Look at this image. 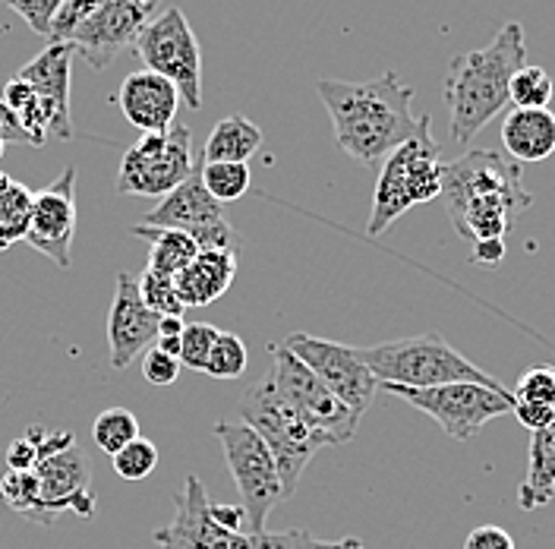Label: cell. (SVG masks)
I'll use <instances>...</instances> for the list:
<instances>
[{
    "instance_id": "2e32d148",
    "label": "cell",
    "mask_w": 555,
    "mask_h": 549,
    "mask_svg": "<svg viewBox=\"0 0 555 549\" xmlns=\"http://www.w3.org/2000/svg\"><path fill=\"white\" fill-rule=\"evenodd\" d=\"M162 316L142 304L137 278L127 272L117 274L114 297L107 309V363L111 370L124 373L137 357H142L158 339Z\"/></svg>"
},
{
    "instance_id": "f546056e",
    "label": "cell",
    "mask_w": 555,
    "mask_h": 549,
    "mask_svg": "<svg viewBox=\"0 0 555 549\" xmlns=\"http://www.w3.org/2000/svg\"><path fill=\"white\" fill-rule=\"evenodd\" d=\"M0 496H3V502L16 515H23L26 521H35V524H44V515H41V493H38L35 471H7L3 481H0Z\"/></svg>"
},
{
    "instance_id": "b9f144b4",
    "label": "cell",
    "mask_w": 555,
    "mask_h": 549,
    "mask_svg": "<svg viewBox=\"0 0 555 549\" xmlns=\"http://www.w3.org/2000/svg\"><path fill=\"white\" fill-rule=\"evenodd\" d=\"M35 464H38V448L33 446V439L23 436L7 448V471H33Z\"/></svg>"
},
{
    "instance_id": "681fc988",
    "label": "cell",
    "mask_w": 555,
    "mask_h": 549,
    "mask_svg": "<svg viewBox=\"0 0 555 549\" xmlns=\"http://www.w3.org/2000/svg\"><path fill=\"white\" fill-rule=\"evenodd\" d=\"M3 152H7V142H0V158H3Z\"/></svg>"
},
{
    "instance_id": "83f0119b",
    "label": "cell",
    "mask_w": 555,
    "mask_h": 549,
    "mask_svg": "<svg viewBox=\"0 0 555 549\" xmlns=\"http://www.w3.org/2000/svg\"><path fill=\"white\" fill-rule=\"evenodd\" d=\"M203 187L208 190L211 200L218 203H234L246 196L249 183H253V174L246 162H203Z\"/></svg>"
},
{
    "instance_id": "8d00e7d4",
    "label": "cell",
    "mask_w": 555,
    "mask_h": 549,
    "mask_svg": "<svg viewBox=\"0 0 555 549\" xmlns=\"http://www.w3.org/2000/svg\"><path fill=\"white\" fill-rule=\"evenodd\" d=\"M107 3H114V0H64L61 13L54 16V26H51V38L48 41H67L69 33L82 20H89L92 13H99ZM152 3H162V0H152Z\"/></svg>"
},
{
    "instance_id": "8fae6325",
    "label": "cell",
    "mask_w": 555,
    "mask_h": 549,
    "mask_svg": "<svg viewBox=\"0 0 555 549\" xmlns=\"http://www.w3.org/2000/svg\"><path fill=\"white\" fill-rule=\"evenodd\" d=\"M193 174V133L173 124L165 133H142L124 152L117 171L120 196H168Z\"/></svg>"
},
{
    "instance_id": "52a82bcc",
    "label": "cell",
    "mask_w": 555,
    "mask_h": 549,
    "mask_svg": "<svg viewBox=\"0 0 555 549\" xmlns=\"http://www.w3.org/2000/svg\"><path fill=\"white\" fill-rule=\"evenodd\" d=\"M215 439L224 448L228 471L241 489L246 534L266 531V521L272 515V509L284 499V486H281V474H278L272 451L243 420L215 423Z\"/></svg>"
},
{
    "instance_id": "603a6c76",
    "label": "cell",
    "mask_w": 555,
    "mask_h": 549,
    "mask_svg": "<svg viewBox=\"0 0 555 549\" xmlns=\"http://www.w3.org/2000/svg\"><path fill=\"white\" fill-rule=\"evenodd\" d=\"M555 496V423L537 430L527 455V477L518 489V506L524 512H537L550 506Z\"/></svg>"
},
{
    "instance_id": "7a4b0ae2",
    "label": "cell",
    "mask_w": 555,
    "mask_h": 549,
    "mask_svg": "<svg viewBox=\"0 0 555 549\" xmlns=\"http://www.w3.org/2000/svg\"><path fill=\"white\" fill-rule=\"evenodd\" d=\"M454 231L464 241H505L518 212L533 206L515 158L492 149H470L442 168V193Z\"/></svg>"
},
{
    "instance_id": "4dcf8cb0",
    "label": "cell",
    "mask_w": 555,
    "mask_h": 549,
    "mask_svg": "<svg viewBox=\"0 0 555 549\" xmlns=\"http://www.w3.org/2000/svg\"><path fill=\"white\" fill-rule=\"evenodd\" d=\"M555 95L553 76L543 67H533V64H524V67L512 76V86H508V102L515 107H550Z\"/></svg>"
},
{
    "instance_id": "7dc6e473",
    "label": "cell",
    "mask_w": 555,
    "mask_h": 549,
    "mask_svg": "<svg viewBox=\"0 0 555 549\" xmlns=\"http://www.w3.org/2000/svg\"><path fill=\"white\" fill-rule=\"evenodd\" d=\"M158 347H162V350H168V354H173V357H177V354H180V339H158Z\"/></svg>"
},
{
    "instance_id": "5b68a950",
    "label": "cell",
    "mask_w": 555,
    "mask_h": 549,
    "mask_svg": "<svg viewBox=\"0 0 555 549\" xmlns=\"http://www.w3.org/2000/svg\"><path fill=\"white\" fill-rule=\"evenodd\" d=\"M360 360L379 385H401V388H436L449 382H477L495 392H508L495 376H489L477 363H470L461 350H454L442 335L426 332L414 339L357 347Z\"/></svg>"
},
{
    "instance_id": "7402d4cb",
    "label": "cell",
    "mask_w": 555,
    "mask_h": 549,
    "mask_svg": "<svg viewBox=\"0 0 555 549\" xmlns=\"http://www.w3.org/2000/svg\"><path fill=\"white\" fill-rule=\"evenodd\" d=\"M234 278H237V256L199 250V256L183 272L173 274V284L183 307H208L228 294Z\"/></svg>"
},
{
    "instance_id": "c3c4849f",
    "label": "cell",
    "mask_w": 555,
    "mask_h": 549,
    "mask_svg": "<svg viewBox=\"0 0 555 549\" xmlns=\"http://www.w3.org/2000/svg\"><path fill=\"white\" fill-rule=\"evenodd\" d=\"M10 183H13V180H10V174H3V171H0V193H3V190H7V187H10Z\"/></svg>"
},
{
    "instance_id": "9a60e30c",
    "label": "cell",
    "mask_w": 555,
    "mask_h": 549,
    "mask_svg": "<svg viewBox=\"0 0 555 549\" xmlns=\"http://www.w3.org/2000/svg\"><path fill=\"white\" fill-rule=\"evenodd\" d=\"M76 168L69 165L44 190L33 193V218L26 243L54 266L69 269V246L76 238Z\"/></svg>"
},
{
    "instance_id": "bcb514c9",
    "label": "cell",
    "mask_w": 555,
    "mask_h": 549,
    "mask_svg": "<svg viewBox=\"0 0 555 549\" xmlns=\"http://www.w3.org/2000/svg\"><path fill=\"white\" fill-rule=\"evenodd\" d=\"M307 549H366L357 537H345V540H315V537H310V544H307Z\"/></svg>"
},
{
    "instance_id": "9c48e42d",
    "label": "cell",
    "mask_w": 555,
    "mask_h": 549,
    "mask_svg": "<svg viewBox=\"0 0 555 549\" xmlns=\"http://www.w3.org/2000/svg\"><path fill=\"white\" fill-rule=\"evenodd\" d=\"M272 382L281 392V398L300 413V420L310 426L312 433L325 443V446H345L353 439L360 417L341 405L322 382L312 373L307 363H300L284 344H272Z\"/></svg>"
},
{
    "instance_id": "74e56055",
    "label": "cell",
    "mask_w": 555,
    "mask_h": 549,
    "mask_svg": "<svg viewBox=\"0 0 555 549\" xmlns=\"http://www.w3.org/2000/svg\"><path fill=\"white\" fill-rule=\"evenodd\" d=\"M13 13H20L29 29H35L38 35L51 38V26H54V16L61 13L64 0H3Z\"/></svg>"
},
{
    "instance_id": "7c38bea8",
    "label": "cell",
    "mask_w": 555,
    "mask_h": 549,
    "mask_svg": "<svg viewBox=\"0 0 555 549\" xmlns=\"http://www.w3.org/2000/svg\"><path fill=\"white\" fill-rule=\"evenodd\" d=\"M284 347L307 363L319 382L341 401L357 417L370 411L376 392H379V379L370 373V367L360 360L357 347L328 342V339H315L307 332H294L284 339Z\"/></svg>"
},
{
    "instance_id": "d4e9b609",
    "label": "cell",
    "mask_w": 555,
    "mask_h": 549,
    "mask_svg": "<svg viewBox=\"0 0 555 549\" xmlns=\"http://www.w3.org/2000/svg\"><path fill=\"white\" fill-rule=\"evenodd\" d=\"M133 238H142L149 243V266L152 272L158 274H180L196 256H199V246L190 234L183 231H168V228H149V225H133L130 228Z\"/></svg>"
},
{
    "instance_id": "d6a6232c",
    "label": "cell",
    "mask_w": 555,
    "mask_h": 549,
    "mask_svg": "<svg viewBox=\"0 0 555 549\" xmlns=\"http://www.w3.org/2000/svg\"><path fill=\"white\" fill-rule=\"evenodd\" d=\"M137 288L142 304L152 309V312H158V316H183V309L186 307L180 304V294H177L173 278L145 269V272L137 278Z\"/></svg>"
},
{
    "instance_id": "ba28073f",
    "label": "cell",
    "mask_w": 555,
    "mask_h": 549,
    "mask_svg": "<svg viewBox=\"0 0 555 549\" xmlns=\"http://www.w3.org/2000/svg\"><path fill=\"white\" fill-rule=\"evenodd\" d=\"M133 48L145 61V69H155L158 76L173 82L180 102L190 111L203 107V51L180 7H168L152 16Z\"/></svg>"
},
{
    "instance_id": "1f68e13d",
    "label": "cell",
    "mask_w": 555,
    "mask_h": 549,
    "mask_svg": "<svg viewBox=\"0 0 555 549\" xmlns=\"http://www.w3.org/2000/svg\"><path fill=\"white\" fill-rule=\"evenodd\" d=\"M246 363H249V354H246L243 339H237L234 332H218L203 373L211 379H241L246 373Z\"/></svg>"
},
{
    "instance_id": "ee69618b",
    "label": "cell",
    "mask_w": 555,
    "mask_h": 549,
    "mask_svg": "<svg viewBox=\"0 0 555 549\" xmlns=\"http://www.w3.org/2000/svg\"><path fill=\"white\" fill-rule=\"evenodd\" d=\"M505 259V241H480L474 243V263L483 269H495Z\"/></svg>"
},
{
    "instance_id": "ac0fdd59",
    "label": "cell",
    "mask_w": 555,
    "mask_h": 549,
    "mask_svg": "<svg viewBox=\"0 0 555 549\" xmlns=\"http://www.w3.org/2000/svg\"><path fill=\"white\" fill-rule=\"evenodd\" d=\"M114 102L120 104L124 117L142 133H165L171 130L180 111V92L155 69H137L124 79Z\"/></svg>"
},
{
    "instance_id": "4316f807",
    "label": "cell",
    "mask_w": 555,
    "mask_h": 549,
    "mask_svg": "<svg viewBox=\"0 0 555 549\" xmlns=\"http://www.w3.org/2000/svg\"><path fill=\"white\" fill-rule=\"evenodd\" d=\"M29 218H33V190L13 180L0 193V250H10L13 243L26 241Z\"/></svg>"
},
{
    "instance_id": "e575fe53",
    "label": "cell",
    "mask_w": 555,
    "mask_h": 549,
    "mask_svg": "<svg viewBox=\"0 0 555 549\" xmlns=\"http://www.w3.org/2000/svg\"><path fill=\"white\" fill-rule=\"evenodd\" d=\"M218 332L221 329H215L211 322H186L183 332H180V354H177L180 367L203 373L206 370L208 350H211V344L218 339Z\"/></svg>"
},
{
    "instance_id": "277c9868",
    "label": "cell",
    "mask_w": 555,
    "mask_h": 549,
    "mask_svg": "<svg viewBox=\"0 0 555 549\" xmlns=\"http://www.w3.org/2000/svg\"><path fill=\"white\" fill-rule=\"evenodd\" d=\"M442 149L433 139V117L420 114V127L404 145H398L382 162L376 193H373V212L366 234L382 238L404 212L414 206L433 203L442 193Z\"/></svg>"
},
{
    "instance_id": "4fadbf2b",
    "label": "cell",
    "mask_w": 555,
    "mask_h": 549,
    "mask_svg": "<svg viewBox=\"0 0 555 549\" xmlns=\"http://www.w3.org/2000/svg\"><path fill=\"white\" fill-rule=\"evenodd\" d=\"M155 10H158V3H152V0H114L99 13H92L89 20H82L69 33L67 41L89 67L107 69V64L120 51L137 44L139 33L149 26Z\"/></svg>"
},
{
    "instance_id": "7bdbcfd3",
    "label": "cell",
    "mask_w": 555,
    "mask_h": 549,
    "mask_svg": "<svg viewBox=\"0 0 555 549\" xmlns=\"http://www.w3.org/2000/svg\"><path fill=\"white\" fill-rule=\"evenodd\" d=\"M211 518L228 534H246V515L241 506H211Z\"/></svg>"
},
{
    "instance_id": "ab89813d",
    "label": "cell",
    "mask_w": 555,
    "mask_h": 549,
    "mask_svg": "<svg viewBox=\"0 0 555 549\" xmlns=\"http://www.w3.org/2000/svg\"><path fill=\"white\" fill-rule=\"evenodd\" d=\"M464 549H515V540L505 527H495V524H480L467 534Z\"/></svg>"
},
{
    "instance_id": "44dd1931",
    "label": "cell",
    "mask_w": 555,
    "mask_h": 549,
    "mask_svg": "<svg viewBox=\"0 0 555 549\" xmlns=\"http://www.w3.org/2000/svg\"><path fill=\"white\" fill-rule=\"evenodd\" d=\"M505 155L518 165L546 162L555 152V114L550 107H515L502 120Z\"/></svg>"
},
{
    "instance_id": "30bf717a",
    "label": "cell",
    "mask_w": 555,
    "mask_h": 549,
    "mask_svg": "<svg viewBox=\"0 0 555 549\" xmlns=\"http://www.w3.org/2000/svg\"><path fill=\"white\" fill-rule=\"evenodd\" d=\"M379 388L433 417L454 443H470L489 420L512 413V392H495L477 382H449L436 388H401V385H379Z\"/></svg>"
},
{
    "instance_id": "3957f363",
    "label": "cell",
    "mask_w": 555,
    "mask_h": 549,
    "mask_svg": "<svg viewBox=\"0 0 555 549\" xmlns=\"http://www.w3.org/2000/svg\"><path fill=\"white\" fill-rule=\"evenodd\" d=\"M524 61L527 44L520 23H505L486 48L457 54L451 61L442 99L449 104V130L454 142L467 145L499 111H505V104H512L508 86Z\"/></svg>"
},
{
    "instance_id": "d6986e66",
    "label": "cell",
    "mask_w": 555,
    "mask_h": 549,
    "mask_svg": "<svg viewBox=\"0 0 555 549\" xmlns=\"http://www.w3.org/2000/svg\"><path fill=\"white\" fill-rule=\"evenodd\" d=\"M218 221H224V208H221L218 200L208 196L199 171H193L177 190H171L168 196H162L158 206L152 208V212H145V218L139 225L183 231V234L196 238V234H203L206 228L218 225Z\"/></svg>"
},
{
    "instance_id": "60d3db41",
    "label": "cell",
    "mask_w": 555,
    "mask_h": 549,
    "mask_svg": "<svg viewBox=\"0 0 555 549\" xmlns=\"http://www.w3.org/2000/svg\"><path fill=\"white\" fill-rule=\"evenodd\" d=\"M0 142H7V145H33V137L23 130L20 117L3 102H0Z\"/></svg>"
},
{
    "instance_id": "6da1fadb",
    "label": "cell",
    "mask_w": 555,
    "mask_h": 549,
    "mask_svg": "<svg viewBox=\"0 0 555 549\" xmlns=\"http://www.w3.org/2000/svg\"><path fill=\"white\" fill-rule=\"evenodd\" d=\"M315 92L332 117L338 149L366 168L385 162L420 127L414 89L404 86L395 69L366 82L319 79Z\"/></svg>"
},
{
    "instance_id": "e0dca14e",
    "label": "cell",
    "mask_w": 555,
    "mask_h": 549,
    "mask_svg": "<svg viewBox=\"0 0 555 549\" xmlns=\"http://www.w3.org/2000/svg\"><path fill=\"white\" fill-rule=\"evenodd\" d=\"M173 521L152 534L158 549H231L237 534H228L215 524L206 486L196 474H190L183 486L173 493Z\"/></svg>"
},
{
    "instance_id": "cb8c5ba5",
    "label": "cell",
    "mask_w": 555,
    "mask_h": 549,
    "mask_svg": "<svg viewBox=\"0 0 555 549\" xmlns=\"http://www.w3.org/2000/svg\"><path fill=\"white\" fill-rule=\"evenodd\" d=\"M512 413L524 430L537 433L555 423V367H533L512 392Z\"/></svg>"
},
{
    "instance_id": "ffe728a7",
    "label": "cell",
    "mask_w": 555,
    "mask_h": 549,
    "mask_svg": "<svg viewBox=\"0 0 555 549\" xmlns=\"http://www.w3.org/2000/svg\"><path fill=\"white\" fill-rule=\"evenodd\" d=\"M73 58H76V48L69 41H51L38 58H33L26 67L16 73V79H23L26 86H33L35 95H41L44 102L54 104V111L61 114V120L67 127H73V120H69Z\"/></svg>"
},
{
    "instance_id": "f1b7e54d",
    "label": "cell",
    "mask_w": 555,
    "mask_h": 549,
    "mask_svg": "<svg viewBox=\"0 0 555 549\" xmlns=\"http://www.w3.org/2000/svg\"><path fill=\"white\" fill-rule=\"evenodd\" d=\"M139 420L127 408H107L95 417L92 423V439L95 446L102 448L104 455H117L124 446H130L133 439H139Z\"/></svg>"
},
{
    "instance_id": "f6af8a7d",
    "label": "cell",
    "mask_w": 555,
    "mask_h": 549,
    "mask_svg": "<svg viewBox=\"0 0 555 549\" xmlns=\"http://www.w3.org/2000/svg\"><path fill=\"white\" fill-rule=\"evenodd\" d=\"M183 316H162V322H158V339H180V332H183ZM155 339V342H158Z\"/></svg>"
},
{
    "instance_id": "484cf974",
    "label": "cell",
    "mask_w": 555,
    "mask_h": 549,
    "mask_svg": "<svg viewBox=\"0 0 555 549\" xmlns=\"http://www.w3.org/2000/svg\"><path fill=\"white\" fill-rule=\"evenodd\" d=\"M262 145V130L241 114H231L211 127L203 158L206 162H246Z\"/></svg>"
},
{
    "instance_id": "d590c367",
    "label": "cell",
    "mask_w": 555,
    "mask_h": 549,
    "mask_svg": "<svg viewBox=\"0 0 555 549\" xmlns=\"http://www.w3.org/2000/svg\"><path fill=\"white\" fill-rule=\"evenodd\" d=\"M310 531H259V534H237L231 549H307L310 544Z\"/></svg>"
},
{
    "instance_id": "836d02e7",
    "label": "cell",
    "mask_w": 555,
    "mask_h": 549,
    "mask_svg": "<svg viewBox=\"0 0 555 549\" xmlns=\"http://www.w3.org/2000/svg\"><path fill=\"white\" fill-rule=\"evenodd\" d=\"M111 461H114V474H117L120 481H145V477L158 468V446H155L152 439H142V436H139L130 446L120 448Z\"/></svg>"
},
{
    "instance_id": "5bb4252c",
    "label": "cell",
    "mask_w": 555,
    "mask_h": 549,
    "mask_svg": "<svg viewBox=\"0 0 555 549\" xmlns=\"http://www.w3.org/2000/svg\"><path fill=\"white\" fill-rule=\"evenodd\" d=\"M41 493V515L44 524L57 521L61 515L92 518L95 515V493H92V468L89 455L76 446L64 448L57 455L38 458L33 468Z\"/></svg>"
},
{
    "instance_id": "8992f818",
    "label": "cell",
    "mask_w": 555,
    "mask_h": 549,
    "mask_svg": "<svg viewBox=\"0 0 555 549\" xmlns=\"http://www.w3.org/2000/svg\"><path fill=\"white\" fill-rule=\"evenodd\" d=\"M237 420H243L269 446L278 474H281L284 499H291L297 493V483L304 477L312 455L325 448V443L300 420V413L281 398L272 376H262L246 388L237 408Z\"/></svg>"
},
{
    "instance_id": "f35d334b",
    "label": "cell",
    "mask_w": 555,
    "mask_h": 549,
    "mask_svg": "<svg viewBox=\"0 0 555 549\" xmlns=\"http://www.w3.org/2000/svg\"><path fill=\"white\" fill-rule=\"evenodd\" d=\"M180 360L173 357V354H168V350H162L158 344H152L145 354H142V376H145V382L149 385H155V388H168V385H173L177 382V376H180Z\"/></svg>"
}]
</instances>
